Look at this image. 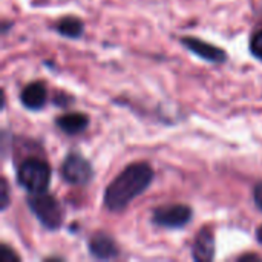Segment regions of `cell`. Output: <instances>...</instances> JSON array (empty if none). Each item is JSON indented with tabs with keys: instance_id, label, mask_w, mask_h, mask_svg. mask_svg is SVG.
Returning <instances> with one entry per match:
<instances>
[{
	"instance_id": "cell-16",
	"label": "cell",
	"mask_w": 262,
	"mask_h": 262,
	"mask_svg": "<svg viewBox=\"0 0 262 262\" xmlns=\"http://www.w3.org/2000/svg\"><path fill=\"white\" fill-rule=\"evenodd\" d=\"M249 259H256V261H258L259 258H258L256 255H244V256L239 258V261H249Z\"/></svg>"
},
{
	"instance_id": "cell-14",
	"label": "cell",
	"mask_w": 262,
	"mask_h": 262,
	"mask_svg": "<svg viewBox=\"0 0 262 262\" xmlns=\"http://www.w3.org/2000/svg\"><path fill=\"white\" fill-rule=\"evenodd\" d=\"M0 201H2V210H6L9 206V186L6 178H2V189H0Z\"/></svg>"
},
{
	"instance_id": "cell-2",
	"label": "cell",
	"mask_w": 262,
	"mask_h": 262,
	"mask_svg": "<svg viewBox=\"0 0 262 262\" xmlns=\"http://www.w3.org/2000/svg\"><path fill=\"white\" fill-rule=\"evenodd\" d=\"M17 183L29 193L46 192L51 184V167L37 157L26 158L17 169Z\"/></svg>"
},
{
	"instance_id": "cell-8",
	"label": "cell",
	"mask_w": 262,
	"mask_h": 262,
	"mask_svg": "<svg viewBox=\"0 0 262 262\" xmlns=\"http://www.w3.org/2000/svg\"><path fill=\"white\" fill-rule=\"evenodd\" d=\"M192 256L195 261L200 262H209L215 258V236L212 229L203 227L198 232L193 241Z\"/></svg>"
},
{
	"instance_id": "cell-7",
	"label": "cell",
	"mask_w": 262,
	"mask_h": 262,
	"mask_svg": "<svg viewBox=\"0 0 262 262\" xmlns=\"http://www.w3.org/2000/svg\"><path fill=\"white\" fill-rule=\"evenodd\" d=\"M89 253L97 259H115L120 256V249L114 238L104 232H97L89 238Z\"/></svg>"
},
{
	"instance_id": "cell-17",
	"label": "cell",
	"mask_w": 262,
	"mask_h": 262,
	"mask_svg": "<svg viewBox=\"0 0 262 262\" xmlns=\"http://www.w3.org/2000/svg\"><path fill=\"white\" fill-rule=\"evenodd\" d=\"M256 239H258V241L262 244V226L258 229V230H256Z\"/></svg>"
},
{
	"instance_id": "cell-13",
	"label": "cell",
	"mask_w": 262,
	"mask_h": 262,
	"mask_svg": "<svg viewBox=\"0 0 262 262\" xmlns=\"http://www.w3.org/2000/svg\"><path fill=\"white\" fill-rule=\"evenodd\" d=\"M0 262H20V256L8 246H0Z\"/></svg>"
},
{
	"instance_id": "cell-4",
	"label": "cell",
	"mask_w": 262,
	"mask_h": 262,
	"mask_svg": "<svg viewBox=\"0 0 262 262\" xmlns=\"http://www.w3.org/2000/svg\"><path fill=\"white\" fill-rule=\"evenodd\" d=\"M60 173L66 183L74 186H84L92 180L94 169L83 155H80L78 152H71L64 158L60 167Z\"/></svg>"
},
{
	"instance_id": "cell-10",
	"label": "cell",
	"mask_w": 262,
	"mask_h": 262,
	"mask_svg": "<svg viewBox=\"0 0 262 262\" xmlns=\"http://www.w3.org/2000/svg\"><path fill=\"white\" fill-rule=\"evenodd\" d=\"M57 127L68 134V135H77L89 126V117L81 112H74V114H66L61 115L55 120Z\"/></svg>"
},
{
	"instance_id": "cell-11",
	"label": "cell",
	"mask_w": 262,
	"mask_h": 262,
	"mask_svg": "<svg viewBox=\"0 0 262 262\" xmlns=\"http://www.w3.org/2000/svg\"><path fill=\"white\" fill-rule=\"evenodd\" d=\"M55 31L66 38H80L84 31L83 21L75 15H66L55 25Z\"/></svg>"
},
{
	"instance_id": "cell-5",
	"label": "cell",
	"mask_w": 262,
	"mask_h": 262,
	"mask_svg": "<svg viewBox=\"0 0 262 262\" xmlns=\"http://www.w3.org/2000/svg\"><path fill=\"white\" fill-rule=\"evenodd\" d=\"M193 218V210L186 204H172L160 207L152 215V223L164 229L186 227Z\"/></svg>"
},
{
	"instance_id": "cell-6",
	"label": "cell",
	"mask_w": 262,
	"mask_h": 262,
	"mask_svg": "<svg viewBox=\"0 0 262 262\" xmlns=\"http://www.w3.org/2000/svg\"><path fill=\"white\" fill-rule=\"evenodd\" d=\"M181 43L183 46H186L192 54H195L196 57L209 61V63H213V64H221L227 60V54L224 49L212 45V43H207L201 38H196V37H183L181 38Z\"/></svg>"
},
{
	"instance_id": "cell-12",
	"label": "cell",
	"mask_w": 262,
	"mask_h": 262,
	"mask_svg": "<svg viewBox=\"0 0 262 262\" xmlns=\"http://www.w3.org/2000/svg\"><path fill=\"white\" fill-rule=\"evenodd\" d=\"M250 52L253 54L255 58L262 60V29L255 32V35L250 40Z\"/></svg>"
},
{
	"instance_id": "cell-3",
	"label": "cell",
	"mask_w": 262,
	"mask_h": 262,
	"mask_svg": "<svg viewBox=\"0 0 262 262\" xmlns=\"http://www.w3.org/2000/svg\"><path fill=\"white\" fill-rule=\"evenodd\" d=\"M28 206L40 224L48 230H57L61 227L64 220V212L55 196L48 192L29 193Z\"/></svg>"
},
{
	"instance_id": "cell-9",
	"label": "cell",
	"mask_w": 262,
	"mask_h": 262,
	"mask_svg": "<svg viewBox=\"0 0 262 262\" xmlns=\"http://www.w3.org/2000/svg\"><path fill=\"white\" fill-rule=\"evenodd\" d=\"M21 104L29 111L41 109L48 101V89L43 81H32L26 84L20 94Z\"/></svg>"
},
{
	"instance_id": "cell-1",
	"label": "cell",
	"mask_w": 262,
	"mask_h": 262,
	"mask_svg": "<svg viewBox=\"0 0 262 262\" xmlns=\"http://www.w3.org/2000/svg\"><path fill=\"white\" fill-rule=\"evenodd\" d=\"M154 180V169L147 163H132L115 177L104 190V206L112 213H120L146 192Z\"/></svg>"
},
{
	"instance_id": "cell-15",
	"label": "cell",
	"mask_w": 262,
	"mask_h": 262,
	"mask_svg": "<svg viewBox=\"0 0 262 262\" xmlns=\"http://www.w3.org/2000/svg\"><path fill=\"white\" fill-rule=\"evenodd\" d=\"M253 198H255V204L256 207L262 212V181L255 187V192H253Z\"/></svg>"
}]
</instances>
